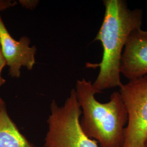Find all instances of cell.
Masks as SVG:
<instances>
[{"instance_id":"1","label":"cell","mask_w":147,"mask_h":147,"mask_svg":"<svg viewBox=\"0 0 147 147\" xmlns=\"http://www.w3.org/2000/svg\"><path fill=\"white\" fill-rule=\"evenodd\" d=\"M103 3L104 20L94 39L102 44V60L99 64H89L90 67L100 68L92 84L100 93L105 89L119 88L123 84L120 72L123 49L131 33L141 28L143 22L142 9H130L125 1L104 0Z\"/></svg>"},{"instance_id":"2","label":"cell","mask_w":147,"mask_h":147,"mask_svg":"<svg viewBox=\"0 0 147 147\" xmlns=\"http://www.w3.org/2000/svg\"><path fill=\"white\" fill-rule=\"evenodd\" d=\"M74 89L82 111L80 125L85 134L100 147H122L128 117L119 92H114L108 102L102 103L95 96L101 93L90 81L77 80Z\"/></svg>"},{"instance_id":"3","label":"cell","mask_w":147,"mask_h":147,"mask_svg":"<svg viewBox=\"0 0 147 147\" xmlns=\"http://www.w3.org/2000/svg\"><path fill=\"white\" fill-rule=\"evenodd\" d=\"M44 147H99L98 143L87 136L80 125L82 111L75 90H71L64 105L55 100L50 105Z\"/></svg>"},{"instance_id":"4","label":"cell","mask_w":147,"mask_h":147,"mask_svg":"<svg viewBox=\"0 0 147 147\" xmlns=\"http://www.w3.org/2000/svg\"><path fill=\"white\" fill-rule=\"evenodd\" d=\"M127 113L122 147H144L147 141V75L119 87Z\"/></svg>"},{"instance_id":"5","label":"cell","mask_w":147,"mask_h":147,"mask_svg":"<svg viewBox=\"0 0 147 147\" xmlns=\"http://www.w3.org/2000/svg\"><path fill=\"white\" fill-rule=\"evenodd\" d=\"M31 40L24 36L19 40L14 39L6 28L0 14V45L7 65L9 67V75L13 78L21 76V69L26 67L31 70L36 64V46L30 47Z\"/></svg>"},{"instance_id":"6","label":"cell","mask_w":147,"mask_h":147,"mask_svg":"<svg viewBox=\"0 0 147 147\" xmlns=\"http://www.w3.org/2000/svg\"><path fill=\"white\" fill-rule=\"evenodd\" d=\"M120 72L131 80L147 75V30L132 32L121 58Z\"/></svg>"},{"instance_id":"7","label":"cell","mask_w":147,"mask_h":147,"mask_svg":"<svg viewBox=\"0 0 147 147\" xmlns=\"http://www.w3.org/2000/svg\"><path fill=\"white\" fill-rule=\"evenodd\" d=\"M0 147H37L20 131L9 115L6 103L1 96Z\"/></svg>"},{"instance_id":"8","label":"cell","mask_w":147,"mask_h":147,"mask_svg":"<svg viewBox=\"0 0 147 147\" xmlns=\"http://www.w3.org/2000/svg\"><path fill=\"white\" fill-rule=\"evenodd\" d=\"M5 65H7V63L0 45V87L5 84V80L2 76L1 74L2 70L5 68Z\"/></svg>"},{"instance_id":"9","label":"cell","mask_w":147,"mask_h":147,"mask_svg":"<svg viewBox=\"0 0 147 147\" xmlns=\"http://www.w3.org/2000/svg\"><path fill=\"white\" fill-rule=\"evenodd\" d=\"M17 5L16 2L12 0H0V11H5Z\"/></svg>"},{"instance_id":"10","label":"cell","mask_w":147,"mask_h":147,"mask_svg":"<svg viewBox=\"0 0 147 147\" xmlns=\"http://www.w3.org/2000/svg\"><path fill=\"white\" fill-rule=\"evenodd\" d=\"M20 3L22 6H24L27 8L33 9L37 6L38 3V1H19Z\"/></svg>"},{"instance_id":"11","label":"cell","mask_w":147,"mask_h":147,"mask_svg":"<svg viewBox=\"0 0 147 147\" xmlns=\"http://www.w3.org/2000/svg\"><path fill=\"white\" fill-rule=\"evenodd\" d=\"M144 147H147V143H146V144H145V146H144Z\"/></svg>"},{"instance_id":"12","label":"cell","mask_w":147,"mask_h":147,"mask_svg":"<svg viewBox=\"0 0 147 147\" xmlns=\"http://www.w3.org/2000/svg\"></svg>"}]
</instances>
